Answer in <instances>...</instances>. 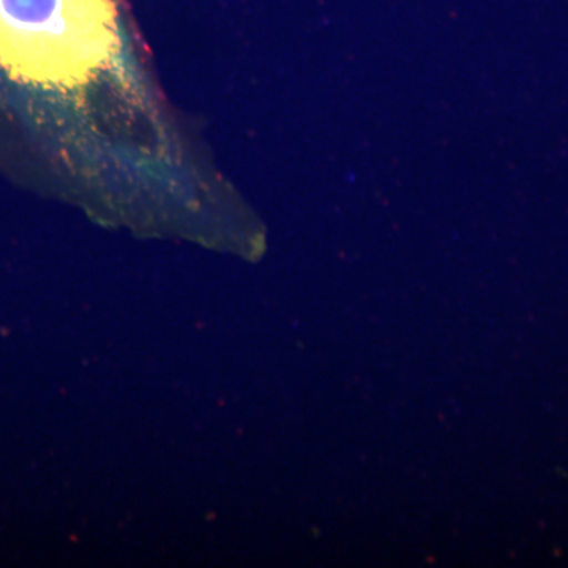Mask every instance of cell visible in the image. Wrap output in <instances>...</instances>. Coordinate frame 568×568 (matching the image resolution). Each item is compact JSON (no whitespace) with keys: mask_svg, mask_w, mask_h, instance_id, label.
Returning <instances> with one entry per match:
<instances>
[{"mask_svg":"<svg viewBox=\"0 0 568 568\" xmlns=\"http://www.w3.org/2000/svg\"><path fill=\"white\" fill-rule=\"evenodd\" d=\"M111 0H0V63L22 81L74 88L118 50Z\"/></svg>","mask_w":568,"mask_h":568,"instance_id":"cell-1","label":"cell"}]
</instances>
